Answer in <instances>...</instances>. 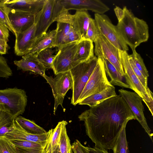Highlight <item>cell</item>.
Segmentation results:
<instances>
[{
	"mask_svg": "<svg viewBox=\"0 0 153 153\" xmlns=\"http://www.w3.org/2000/svg\"><path fill=\"white\" fill-rule=\"evenodd\" d=\"M98 61L95 56L80 62L70 70L73 81L72 94L71 104L76 105L79 98L92 74Z\"/></svg>",
	"mask_w": 153,
	"mask_h": 153,
	"instance_id": "277c9868",
	"label": "cell"
},
{
	"mask_svg": "<svg viewBox=\"0 0 153 153\" xmlns=\"http://www.w3.org/2000/svg\"><path fill=\"white\" fill-rule=\"evenodd\" d=\"M68 124L65 120L59 122L56 127L51 129V134L45 149L46 152L53 153L59 146V137L63 128Z\"/></svg>",
	"mask_w": 153,
	"mask_h": 153,
	"instance_id": "d4e9b609",
	"label": "cell"
},
{
	"mask_svg": "<svg viewBox=\"0 0 153 153\" xmlns=\"http://www.w3.org/2000/svg\"><path fill=\"white\" fill-rule=\"evenodd\" d=\"M14 63L18 69L30 71V74H38L43 77L45 74L46 69L38 59L36 53L24 56L20 60L14 61Z\"/></svg>",
	"mask_w": 153,
	"mask_h": 153,
	"instance_id": "e0dca14e",
	"label": "cell"
},
{
	"mask_svg": "<svg viewBox=\"0 0 153 153\" xmlns=\"http://www.w3.org/2000/svg\"><path fill=\"white\" fill-rule=\"evenodd\" d=\"M94 43L95 56L97 58L104 59L108 60L124 76L120 57V50L102 35L100 34Z\"/></svg>",
	"mask_w": 153,
	"mask_h": 153,
	"instance_id": "8fae6325",
	"label": "cell"
},
{
	"mask_svg": "<svg viewBox=\"0 0 153 153\" xmlns=\"http://www.w3.org/2000/svg\"><path fill=\"white\" fill-rule=\"evenodd\" d=\"M82 39L79 34L74 29L72 26L68 33L64 39L62 45L78 42Z\"/></svg>",
	"mask_w": 153,
	"mask_h": 153,
	"instance_id": "8d00e7d4",
	"label": "cell"
},
{
	"mask_svg": "<svg viewBox=\"0 0 153 153\" xmlns=\"http://www.w3.org/2000/svg\"><path fill=\"white\" fill-rule=\"evenodd\" d=\"M128 122L124 123L117 137L112 149L113 153H128V146L126 132Z\"/></svg>",
	"mask_w": 153,
	"mask_h": 153,
	"instance_id": "4316f807",
	"label": "cell"
},
{
	"mask_svg": "<svg viewBox=\"0 0 153 153\" xmlns=\"http://www.w3.org/2000/svg\"><path fill=\"white\" fill-rule=\"evenodd\" d=\"M124 76L126 83L134 92L139 95L153 115V93L149 88L147 91L142 85L133 71L130 64L127 51H119Z\"/></svg>",
	"mask_w": 153,
	"mask_h": 153,
	"instance_id": "5b68a950",
	"label": "cell"
},
{
	"mask_svg": "<svg viewBox=\"0 0 153 153\" xmlns=\"http://www.w3.org/2000/svg\"><path fill=\"white\" fill-rule=\"evenodd\" d=\"M123 9L124 17L116 26L124 42L133 51L140 44L148 41L149 27L145 21L135 16L126 7Z\"/></svg>",
	"mask_w": 153,
	"mask_h": 153,
	"instance_id": "7a4b0ae2",
	"label": "cell"
},
{
	"mask_svg": "<svg viewBox=\"0 0 153 153\" xmlns=\"http://www.w3.org/2000/svg\"><path fill=\"white\" fill-rule=\"evenodd\" d=\"M86 134L95 146L112 149L124 124L135 119L132 112L120 94L90 108L79 115Z\"/></svg>",
	"mask_w": 153,
	"mask_h": 153,
	"instance_id": "6da1fadb",
	"label": "cell"
},
{
	"mask_svg": "<svg viewBox=\"0 0 153 153\" xmlns=\"http://www.w3.org/2000/svg\"><path fill=\"white\" fill-rule=\"evenodd\" d=\"M115 15L118 20V22L121 20L123 18L125 12L123 9H122L118 6H116L114 9Z\"/></svg>",
	"mask_w": 153,
	"mask_h": 153,
	"instance_id": "ab89813d",
	"label": "cell"
},
{
	"mask_svg": "<svg viewBox=\"0 0 153 153\" xmlns=\"http://www.w3.org/2000/svg\"><path fill=\"white\" fill-rule=\"evenodd\" d=\"M15 119L5 105L0 103V137H4L13 129Z\"/></svg>",
	"mask_w": 153,
	"mask_h": 153,
	"instance_id": "cb8c5ba5",
	"label": "cell"
},
{
	"mask_svg": "<svg viewBox=\"0 0 153 153\" xmlns=\"http://www.w3.org/2000/svg\"><path fill=\"white\" fill-rule=\"evenodd\" d=\"M2 58L1 56L0 55V74L1 72V68H2Z\"/></svg>",
	"mask_w": 153,
	"mask_h": 153,
	"instance_id": "ee69618b",
	"label": "cell"
},
{
	"mask_svg": "<svg viewBox=\"0 0 153 153\" xmlns=\"http://www.w3.org/2000/svg\"><path fill=\"white\" fill-rule=\"evenodd\" d=\"M104 62L106 75L110 79V83L112 85L129 88L124 75L121 74L108 60L102 59Z\"/></svg>",
	"mask_w": 153,
	"mask_h": 153,
	"instance_id": "603a6c76",
	"label": "cell"
},
{
	"mask_svg": "<svg viewBox=\"0 0 153 153\" xmlns=\"http://www.w3.org/2000/svg\"><path fill=\"white\" fill-rule=\"evenodd\" d=\"M63 6L67 10L91 11L95 13L104 14L110 8L100 0H60Z\"/></svg>",
	"mask_w": 153,
	"mask_h": 153,
	"instance_id": "4fadbf2b",
	"label": "cell"
},
{
	"mask_svg": "<svg viewBox=\"0 0 153 153\" xmlns=\"http://www.w3.org/2000/svg\"><path fill=\"white\" fill-rule=\"evenodd\" d=\"M91 18L86 11H76L73 15L72 26L82 39H85Z\"/></svg>",
	"mask_w": 153,
	"mask_h": 153,
	"instance_id": "ffe728a7",
	"label": "cell"
},
{
	"mask_svg": "<svg viewBox=\"0 0 153 153\" xmlns=\"http://www.w3.org/2000/svg\"><path fill=\"white\" fill-rule=\"evenodd\" d=\"M36 31L34 23L26 30L16 34L14 47L16 55L23 56L27 53L37 39L35 36Z\"/></svg>",
	"mask_w": 153,
	"mask_h": 153,
	"instance_id": "9a60e30c",
	"label": "cell"
},
{
	"mask_svg": "<svg viewBox=\"0 0 153 153\" xmlns=\"http://www.w3.org/2000/svg\"><path fill=\"white\" fill-rule=\"evenodd\" d=\"M56 33L55 29L47 32L37 39L33 45L25 55L37 53L47 48H53Z\"/></svg>",
	"mask_w": 153,
	"mask_h": 153,
	"instance_id": "7402d4cb",
	"label": "cell"
},
{
	"mask_svg": "<svg viewBox=\"0 0 153 153\" xmlns=\"http://www.w3.org/2000/svg\"><path fill=\"white\" fill-rule=\"evenodd\" d=\"M100 35L94 19L91 18L85 39L94 42Z\"/></svg>",
	"mask_w": 153,
	"mask_h": 153,
	"instance_id": "836d02e7",
	"label": "cell"
},
{
	"mask_svg": "<svg viewBox=\"0 0 153 153\" xmlns=\"http://www.w3.org/2000/svg\"><path fill=\"white\" fill-rule=\"evenodd\" d=\"M93 42L85 39H82L78 43L73 61L78 64L94 57Z\"/></svg>",
	"mask_w": 153,
	"mask_h": 153,
	"instance_id": "d6986e66",
	"label": "cell"
},
{
	"mask_svg": "<svg viewBox=\"0 0 153 153\" xmlns=\"http://www.w3.org/2000/svg\"><path fill=\"white\" fill-rule=\"evenodd\" d=\"M97 59V65L84 87L77 104L88 97L100 93L113 85L107 76L102 59Z\"/></svg>",
	"mask_w": 153,
	"mask_h": 153,
	"instance_id": "8992f818",
	"label": "cell"
},
{
	"mask_svg": "<svg viewBox=\"0 0 153 153\" xmlns=\"http://www.w3.org/2000/svg\"><path fill=\"white\" fill-rule=\"evenodd\" d=\"M129 60L131 67L143 87L147 91L149 88L147 85V79L145 77L136 67L131 57L128 55Z\"/></svg>",
	"mask_w": 153,
	"mask_h": 153,
	"instance_id": "d590c367",
	"label": "cell"
},
{
	"mask_svg": "<svg viewBox=\"0 0 153 153\" xmlns=\"http://www.w3.org/2000/svg\"><path fill=\"white\" fill-rule=\"evenodd\" d=\"M9 48L7 42L0 40V54H6Z\"/></svg>",
	"mask_w": 153,
	"mask_h": 153,
	"instance_id": "7bdbcfd3",
	"label": "cell"
},
{
	"mask_svg": "<svg viewBox=\"0 0 153 153\" xmlns=\"http://www.w3.org/2000/svg\"><path fill=\"white\" fill-rule=\"evenodd\" d=\"M78 42L64 45L58 48L52 63L55 75L69 71L78 64L74 62L73 58Z\"/></svg>",
	"mask_w": 153,
	"mask_h": 153,
	"instance_id": "30bf717a",
	"label": "cell"
},
{
	"mask_svg": "<svg viewBox=\"0 0 153 153\" xmlns=\"http://www.w3.org/2000/svg\"><path fill=\"white\" fill-rule=\"evenodd\" d=\"M94 19L100 34L120 50L128 51V47L120 35L116 25L113 24L107 16L95 13Z\"/></svg>",
	"mask_w": 153,
	"mask_h": 153,
	"instance_id": "9c48e42d",
	"label": "cell"
},
{
	"mask_svg": "<svg viewBox=\"0 0 153 153\" xmlns=\"http://www.w3.org/2000/svg\"><path fill=\"white\" fill-rule=\"evenodd\" d=\"M53 48L44 49L37 53V57L39 62L46 69H52V63L55 56Z\"/></svg>",
	"mask_w": 153,
	"mask_h": 153,
	"instance_id": "f1b7e54d",
	"label": "cell"
},
{
	"mask_svg": "<svg viewBox=\"0 0 153 153\" xmlns=\"http://www.w3.org/2000/svg\"><path fill=\"white\" fill-rule=\"evenodd\" d=\"M0 153H19L17 148L10 140L0 137Z\"/></svg>",
	"mask_w": 153,
	"mask_h": 153,
	"instance_id": "e575fe53",
	"label": "cell"
},
{
	"mask_svg": "<svg viewBox=\"0 0 153 153\" xmlns=\"http://www.w3.org/2000/svg\"><path fill=\"white\" fill-rule=\"evenodd\" d=\"M71 16L60 0H45L42 9L35 15L36 37L38 39L46 33L50 25L55 22H68Z\"/></svg>",
	"mask_w": 153,
	"mask_h": 153,
	"instance_id": "3957f363",
	"label": "cell"
},
{
	"mask_svg": "<svg viewBox=\"0 0 153 153\" xmlns=\"http://www.w3.org/2000/svg\"><path fill=\"white\" fill-rule=\"evenodd\" d=\"M16 147L18 149L19 153H46L45 149L29 150Z\"/></svg>",
	"mask_w": 153,
	"mask_h": 153,
	"instance_id": "60d3db41",
	"label": "cell"
},
{
	"mask_svg": "<svg viewBox=\"0 0 153 153\" xmlns=\"http://www.w3.org/2000/svg\"><path fill=\"white\" fill-rule=\"evenodd\" d=\"M50 86L54 98L53 114H55L59 105L63 108L62 103L68 91L72 90L73 81L70 71L59 74L54 78L45 74L43 77Z\"/></svg>",
	"mask_w": 153,
	"mask_h": 153,
	"instance_id": "ba28073f",
	"label": "cell"
},
{
	"mask_svg": "<svg viewBox=\"0 0 153 153\" xmlns=\"http://www.w3.org/2000/svg\"><path fill=\"white\" fill-rule=\"evenodd\" d=\"M9 17L16 34L26 30L35 23V15L20 10L11 9Z\"/></svg>",
	"mask_w": 153,
	"mask_h": 153,
	"instance_id": "2e32d148",
	"label": "cell"
},
{
	"mask_svg": "<svg viewBox=\"0 0 153 153\" xmlns=\"http://www.w3.org/2000/svg\"><path fill=\"white\" fill-rule=\"evenodd\" d=\"M119 94L124 99L134 115L152 141V134L144 114V108L142 98L135 92L123 89L118 90Z\"/></svg>",
	"mask_w": 153,
	"mask_h": 153,
	"instance_id": "7c38bea8",
	"label": "cell"
},
{
	"mask_svg": "<svg viewBox=\"0 0 153 153\" xmlns=\"http://www.w3.org/2000/svg\"><path fill=\"white\" fill-rule=\"evenodd\" d=\"M9 36V30L0 23V40L8 42Z\"/></svg>",
	"mask_w": 153,
	"mask_h": 153,
	"instance_id": "f35d334b",
	"label": "cell"
},
{
	"mask_svg": "<svg viewBox=\"0 0 153 153\" xmlns=\"http://www.w3.org/2000/svg\"><path fill=\"white\" fill-rule=\"evenodd\" d=\"M74 153H89L87 147L83 145L78 140H76L71 145Z\"/></svg>",
	"mask_w": 153,
	"mask_h": 153,
	"instance_id": "74e56055",
	"label": "cell"
},
{
	"mask_svg": "<svg viewBox=\"0 0 153 153\" xmlns=\"http://www.w3.org/2000/svg\"><path fill=\"white\" fill-rule=\"evenodd\" d=\"M27 97L24 90L16 87L0 90V103L5 105L14 119L25 111Z\"/></svg>",
	"mask_w": 153,
	"mask_h": 153,
	"instance_id": "52a82bcc",
	"label": "cell"
},
{
	"mask_svg": "<svg viewBox=\"0 0 153 153\" xmlns=\"http://www.w3.org/2000/svg\"><path fill=\"white\" fill-rule=\"evenodd\" d=\"M56 26L53 48L56 47L58 48L62 45L64 39L70 31L72 26L66 23L57 22Z\"/></svg>",
	"mask_w": 153,
	"mask_h": 153,
	"instance_id": "83f0119b",
	"label": "cell"
},
{
	"mask_svg": "<svg viewBox=\"0 0 153 153\" xmlns=\"http://www.w3.org/2000/svg\"><path fill=\"white\" fill-rule=\"evenodd\" d=\"M114 87L113 85L97 94L90 95L78 104L87 105L90 108L94 107L104 100L117 96Z\"/></svg>",
	"mask_w": 153,
	"mask_h": 153,
	"instance_id": "44dd1931",
	"label": "cell"
},
{
	"mask_svg": "<svg viewBox=\"0 0 153 153\" xmlns=\"http://www.w3.org/2000/svg\"><path fill=\"white\" fill-rule=\"evenodd\" d=\"M66 126L63 128L60 135V151L61 153H73L70 140L67 134Z\"/></svg>",
	"mask_w": 153,
	"mask_h": 153,
	"instance_id": "4dcf8cb0",
	"label": "cell"
},
{
	"mask_svg": "<svg viewBox=\"0 0 153 153\" xmlns=\"http://www.w3.org/2000/svg\"><path fill=\"white\" fill-rule=\"evenodd\" d=\"M15 120L26 132L33 134H42L47 132L43 128L36 124L33 121L27 119L20 115Z\"/></svg>",
	"mask_w": 153,
	"mask_h": 153,
	"instance_id": "484cf974",
	"label": "cell"
},
{
	"mask_svg": "<svg viewBox=\"0 0 153 153\" xmlns=\"http://www.w3.org/2000/svg\"><path fill=\"white\" fill-rule=\"evenodd\" d=\"M131 54L129 55L135 65L140 70L143 76L148 78L149 76L148 71L144 62L143 60L140 55L136 50L132 51Z\"/></svg>",
	"mask_w": 153,
	"mask_h": 153,
	"instance_id": "d6a6232c",
	"label": "cell"
},
{
	"mask_svg": "<svg viewBox=\"0 0 153 153\" xmlns=\"http://www.w3.org/2000/svg\"><path fill=\"white\" fill-rule=\"evenodd\" d=\"M11 9L5 3L1 0L0 1V23L6 27L15 36L16 33L11 25L9 17Z\"/></svg>",
	"mask_w": 153,
	"mask_h": 153,
	"instance_id": "f546056e",
	"label": "cell"
},
{
	"mask_svg": "<svg viewBox=\"0 0 153 153\" xmlns=\"http://www.w3.org/2000/svg\"><path fill=\"white\" fill-rule=\"evenodd\" d=\"M89 153H109L107 149L94 147L93 148L87 147Z\"/></svg>",
	"mask_w": 153,
	"mask_h": 153,
	"instance_id": "b9f144b4",
	"label": "cell"
},
{
	"mask_svg": "<svg viewBox=\"0 0 153 153\" xmlns=\"http://www.w3.org/2000/svg\"><path fill=\"white\" fill-rule=\"evenodd\" d=\"M51 132V129L46 133L33 134L24 130L15 120L13 129L7 133L4 137L10 140H26L47 145Z\"/></svg>",
	"mask_w": 153,
	"mask_h": 153,
	"instance_id": "5bb4252c",
	"label": "cell"
},
{
	"mask_svg": "<svg viewBox=\"0 0 153 153\" xmlns=\"http://www.w3.org/2000/svg\"><path fill=\"white\" fill-rule=\"evenodd\" d=\"M9 7L35 15L42 9L45 0H1Z\"/></svg>",
	"mask_w": 153,
	"mask_h": 153,
	"instance_id": "ac0fdd59",
	"label": "cell"
},
{
	"mask_svg": "<svg viewBox=\"0 0 153 153\" xmlns=\"http://www.w3.org/2000/svg\"><path fill=\"white\" fill-rule=\"evenodd\" d=\"M9 140L16 147L25 149H45L46 147L43 144L26 140Z\"/></svg>",
	"mask_w": 153,
	"mask_h": 153,
	"instance_id": "1f68e13d",
	"label": "cell"
},
{
	"mask_svg": "<svg viewBox=\"0 0 153 153\" xmlns=\"http://www.w3.org/2000/svg\"><path fill=\"white\" fill-rule=\"evenodd\" d=\"M46 153H51L48 152H46ZM53 153H61L60 149L59 146L57 148V149L53 152Z\"/></svg>",
	"mask_w": 153,
	"mask_h": 153,
	"instance_id": "f6af8a7d",
	"label": "cell"
}]
</instances>
